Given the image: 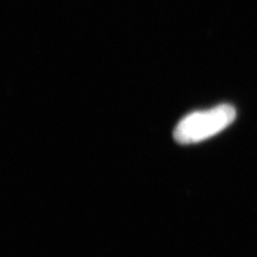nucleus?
Returning <instances> with one entry per match:
<instances>
[{"label":"nucleus","mask_w":257,"mask_h":257,"mask_svg":"<svg viewBox=\"0 0 257 257\" xmlns=\"http://www.w3.org/2000/svg\"><path fill=\"white\" fill-rule=\"evenodd\" d=\"M235 118L236 109L228 104L192 112L177 124L174 139L183 145L199 143L223 131L234 122Z\"/></svg>","instance_id":"nucleus-1"}]
</instances>
